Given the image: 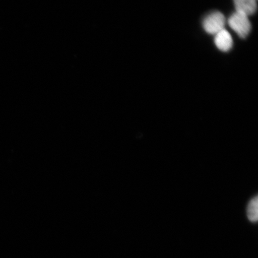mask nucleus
Masks as SVG:
<instances>
[{
	"label": "nucleus",
	"mask_w": 258,
	"mask_h": 258,
	"mask_svg": "<svg viewBox=\"0 0 258 258\" xmlns=\"http://www.w3.org/2000/svg\"><path fill=\"white\" fill-rule=\"evenodd\" d=\"M228 24L235 33L242 38L250 33L251 24L249 16L239 12H235L228 19Z\"/></svg>",
	"instance_id": "f257e3e1"
},
{
	"label": "nucleus",
	"mask_w": 258,
	"mask_h": 258,
	"mask_svg": "<svg viewBox=\"0 0 258 258\" xmlns=\"http://www.w3.org/2000/svg\"><path fill=\"white\" fill-rule=\"evenodd\" d=\"M225 25L224 16L219 12L211 13L206 16L203 22V28L210 34H217L219 31L224 30Z\"/></svg>",
	"instance_id": "f03ea898"
},
{
	"label": "nucleus",
	"mask_w": 258,
	"mask_h": 258,
	"mask_svg": "<svg viewBox=\"0 0 258 258\" xmlns=\"http://www.w3.org/2000/svg\"><path fill=\"white\" fill-rule=\"evenodd\" d=\"M215 43L218 49L228 51L233 47V38L229 32L224 29L215 34Z\"/></svg>",
	"instance_id": "7ed1b4c3"
},
{
	"label": "nucleus",
	"mask_w": 258,
	"mask_h": 258,
	"mask_svg": "<svg viewBox=\"0 0 258 258\" xmlns=\"http://www.w3.org/2000/svg\"><path fill=\"white\" fill-rule=\"evenodd\" d=\"M237 12L249 16L253 15L256 11V0H234Z\"/></svg>",
	"instance_id": "20e7f679"
},
{
	"label": "nucleus",
	"mask_w": 258,
	"mask_h": 258,
	"mask_svg": "<svg viewBox=\"0 0 258 258\" xmlns=\"http://www.w3.org/2000/svg\"><path fill=\"white\" fill-rule=\"evenodd\" d=\"M247 217L252 223H255L258 219L257 196L254 197L248 203L246 209Z\"/></svg>",
	"instance_id": "39448f33"
}]
</instances>
